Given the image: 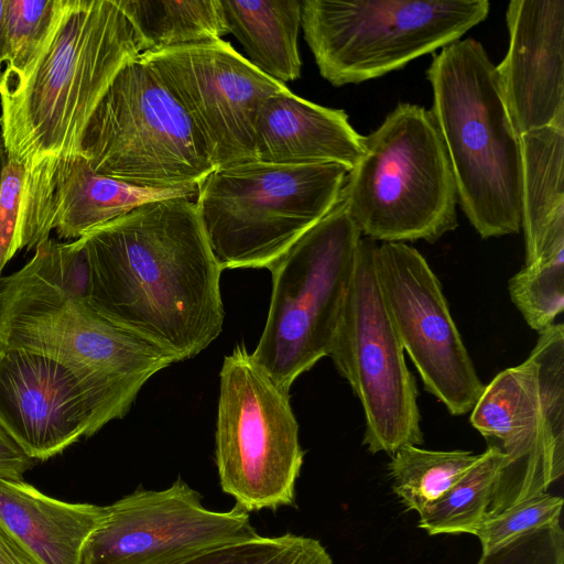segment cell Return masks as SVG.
Segmentation results:
<instances>
[{
    "instance_id": "34",
    "label": "cell",
    "mask_w": 564,
    "mask_h": 564,
    "mask_svg": "<svg viewBox=\"0 0 564 564\" xmlns=\"http://www.w3.org/2000/svg\"><path fill=\"white\" fill-rule=\"evenodd\" d=\"M8 61L7 0H0V67Z\"/></svg>"
},
{
    "instance_id": "2",
    "label": "cell",
    "mask_w": 564,
    "mask_h": 564,
    "mask_svg": "<svg viewBox=\"0 0 564 564\" xmlns=\"http://www.w3.org/2000/svg\"><path fill=\"white\" fill-rule=\"evenodd\" d=\"M80 238L93 270L90 301L118 324L176 362L219 336L221 269L189 197L144 203Z\"/></svg>"
},
{
    "instance_id": "29",
    "label": "cell",
    "mask_w": 564,
    "mask_h": 564,
    "mask_svg": "<svg viewBox=\"0 0 564 564\" xmlns=\"http://www.w3.org/2000/svg\"><path fill=\"white\" fill-rule=\"evenodd\" d=\"M562 506L561 497L544 492L486 519L471 534L479 539L484 552L520 534L558 521Z\"/></svg>"
},
{
    "instance_id": "14",
    "label": "cell",
    "mask_w": 564,
    "mask_h": 564,
    "mask_svg": "<svg viewBox=\"0 0 564 564\" xmlns=\"http://www.w3.org/2000/svg\"><path fill=\"white\" fill-rule=\"evenodd\" d=\"M375 268L392 324L425 390L453 415L471 411L485 384L425 258L405 242H377Z\"/></svg>"
},
{
    "instance_id": "30",
    "label": "cell",
    "mask_w": 564,
    "mask_h": 564,
    "mask_svg": "<svg viewBox=\"0 0 564 564\" xmlns=\"http://www.w3.org/2000/svg\"><path fill=\"white\" fill-rule=\"evenodd\" d=\"M564 533L554 521L484 551L478 564H563Z\"/></svg>"
},
{
    "instance_id": "18",
    "label": "cell",
    "mask_w": 564,
    "mask_h": 564,
    "mask_svg": "<svg viewBox=\"0 0 564 564\" xmlns=\"http://www.w3.org/2000/svg\"><path fill=\"white\" fill-rule=\"evenodd\" d=\"M256 160L282 165L336 163L349 172L364 155V135L347 113L291 90L268 98L254 124Z\"/></svg>"
},
{
    "instance_id": "11",
    "label": "cell",
    "mask_w": 564,
    "mask_h": 564,
    "mask_svg": "<svg viewBox=\"0 0 564 564\" xmlns=\"http://www.w3.org/2000/svg\"><path fill=\"white\" fill-rule=\"evenodd\" d=\"M223 491L250 513L294 506L304 452L289 391L237 346L224 358L216 426Z\"/></svg>"
},
{
    "instance_id": "23",
    "label": "cell",
    "mask_w": 564,
    "mask_h": 564,
    "mask_svg": "<svg viewBox=\"0 0 564 564\" xmlns=\"http://www.w3.org/2000/svg\"><path fill=\"white\" fill-rule=\"evenodd\" d=\"M142 53L220 40L229 34L220 0H116Z\"/></svg>"
},
{
    "instance_id": "3",
    "label": "cell",
    "mask_w": 564,
    "mask_h": 564,
    "mask_svg": "<svg viewBox=\"0 0 564 564\" xmlns=\"http://www.w3.org/2000/svg\"><path fill=\"white\" fill-rule=\"evenodd\" d=\"M0 347L47 356L79 380L97 431L129 411L143 384L175 358L72 295L50 276L41 252L0 281Z\"/></svg>"
},
{
    "instance_id": "27",
    "label": "cell",
    "mask_w": 564,
    "mask_h": 564,
    "mask_svg": "<svg viewBox=\"0 0 564 564\" xmlns=\"http://www.w3.org/2000/svg\"><path fill=\"white\" fill-rule=\"evenodd\" d=\"M511 301L538 333L564 310V251L525 265L509 280Z\"/></svg>"
},
{
    "instance_id": "5",
    "label": "cell",
    "mask_w": 564,
    "mask_h": 564,
    "mask_svg": "<svg viewBox=\"0 0 564 564\" xmlns=\"http://www.w3.org/2000/svg\"><path fill=\"white\" fill-rule=\"evenodd\" d=\"M340 200L361 236L435 242L458 226L449 159L430 110L400 102L364 135V155Z\"/></svg>"
},
{
    "instance_id": "33",
    "label": "cell",
    "mask_w": 564,
    "mask_h": 564,
    "mask_svg": "<svg viewBox=\"0 0 564 564\" xmlns=\"http://www.w3.org/2000/svg\"><path fill=\"white\" fill-rule=\"evenodd\" d=\"M0 564H42L1 521Z\"/></svg>"
},
{
    "instance_id": "4",
    "label": "cell",
    "mask_w": 564,
    "mask_h": 564,
    "mask_svg": "<svg viewBox=\"0 0 564 564\" xmlns=\"http://www.w3.org/2000/svg\"><path fill=\"white\" fill-rule=\"evenodd\" d=\"M431 113L452 167L457 202L484 239L522 225L520 135L508 113L496 65L479 41L443 47L426 69Z\"/></svg>"
},
{
    "instance_id": "21",
    "label": "cell",
    "mask_w": 564,
    "mask_h": 564,
    "mask_svg": "<svg viewBox=\"0 0 564 564\" xmlns=\"http://www.w3.org/2000/svg\"><path fill=\"white\" fill-rule=\"evenodd\" d=\"M198 186L150 189L132 186L96 173L87 160L73 158L58 183L53 206V229L59 238L78 239L156 199L193 197Z\"/></svg>"
},
{
    "instance_id": "24",
    "label": "cell",
    "mask_w": 564,
    "mask_h": 564,
    "mask_svg": "<svg viewBox=\"0 0 564 564\" xmlns=\"http://www.w3.org/2000/svg\"><path fill=\"white\" fill-rule=\"evenodd\" d=\"M502 463L503 455L487 447L446 491L419 512V527L429 534L473 533L487 517Z\"/></svg>"
},
{
    "instance_id": "17",
    "label": "cell",
    "mask_w": 564,
    "mask_h": 564,
    "mask_svg": "<svg viewBox=\"0 0 564 564\" xmlns=\"http://www.w3.org/2000/svg\"><path fill=\"white\" fill-rule=\"evenodd\" d=\"M506 22L496 72L517 133L564 126V0L510 1Z\"/></svg>"
},
{
    "instance_id": "16",
    "label": "cell",
    "mask_w": 564,
    "mask_h": 564,
    "mask_svg": "<svg viewBox=\"0 0 564 564\" xmlns=\"http://www.w3.org/2000/svg\"><path fill=\"white\" fill-rule=\"evenodd\" d=\"M0 425L34 460H46L97 433L77 377L36 352L0 347Z\"/></svg>"
},
{
    "instance_id": "26",
    "label": "cell",
    "mask_w": 564,
    "mask_h": 564,
    "mask_svg": "<svg viewBox=\"0 0 564 564\" xmlns=\"http://www.w3.org/2000/svg\"><path fill=\"white\" fill-rule=\"evenodd\" d=\"M169 564H333V561L318 540L284 533L218 544Z\"/></svg>"
},
{
    "instance_id": "22",
    "label": "cell",
    "mask_w": 564,
    "mask_h": 564,
    "mask_svg": "<svg viewBox=\"0 0 564 564\" xmlns=\"http://www.w3.org/2000/svg\"><path fill=\"white\" fill-rule=\"evenodd\" d=\"M228 33L240 42L248 61L284 84L301 76L297 35L302 1L220 0Z\"/></svg>"
},
{
    "instance_id": "35",
    "label": "cell",
    "mask_w": 564,
    "mask_h": 564,
    "mask_svg": "<svg viewBox=\"0 0 564 564\" xmlns=\"http://www.w3.org/2000/svg\"><path fill=\"white\" fill-rule=\"evenodd\" d=\"M6 162H7V154H6L1 138H0V182H1V175H2L3 167L6 165ZM0 281H1V271H0ZM0 291H1V286H0Z\"/></svg>"
},
{
    "instance_id": "20",
    "label": "cell",
    "mask_w": 564,
    "mask_h": 564,
    "mask_svg": "<svg viewBox=\"0 0 564 564\" xmlns=\"http://www.w3.org/2000/svg\"><path fill=\"white\" fill-rule=\"evenodd\" d=\"M525 265L564 251V126L520 134Z\"/></svg>"
},
{
    "instance_id": "36",
    "label": "cell",
    "mask_w": 564,
    "mask_h": 564,
    "mask_svg": "<svg viewBox=\"0 0 564 564\" xmlns=\"http://www.w3.org/2000/svg\"><path fill=\"white\" fill-rule=\"evenodd\" d=\"M2 73H3L2 67H0V82H1Z\"/></svg>"
},
{
    "instance_id": "25",
    "label": "cell",
    "mask_w": 564,
    "mask_h": 564,
    "mask_svg": "<svg viewBox=\"0 0 564 564\" xmlns=\"http://www.w3.org/2000/svg\"><path fill=\"white\" fill-rule=\"evenodd\" d=\"M389 464L394 494L406 510L420 512L446 491L478 459L466 451H430L406 444Z\"/></svg>"
},
{
    "instance_id": "1",
    "label": "cell",
    "mask_w": 564,
    "mask_h": 564,
    "mask_svg": "<svg viewBox=\"0 0 564 564\" xmlns=\"http://www.w3.org/2000/svg\"><path fill=\"white\" fill-rule=\"evenodd\" d=\"M141 53L116 0H59L31 64L18 76L1 77V141L7 159L25 169L19 250L50 238L56 189L80 154L85 126L118 70Z\"/></svg>"
},
{
    "instance_id": "12",
    "label": "cell",
    "mask_w": 564,
    "mask_h": 564,
    "mask_svg": "<svg viewBox=\"0 0 564 564\" xmlns=\"http://www.w3.org/2000/svg\"><path fill=\"white\" fill-rule=\"evenodd\" d=\"M376 246L361 237L328 356L361 403L364 444L372 454L393 455L421 445L423 433L415 379L377 278Z\"/></svg>"
},
{
    "instance_id": "8",
    "label": "cell",
    "mask_w": 564,
    "mask_h": 564,
    "mask_svg": "<svg viewBox=\"0 0 564 564\" xmlns=\"http://www.w3.org/2000/svg\"><path fill=\"white\" fill-rule=\"evenodd\" d=\"M361 237L339 199L268 268L270 308L251 357L282 389L329 355Z\"/></svg>"
},
{
    "instance_id": "31",
    "label": "cell",
    "mask_w": 564,
    "mask_h": 564,
    "mask_svg": "<svg viewBox=\"0 0 564 564\" xmlns=\"http://www.w3.org/2000/svg\"><path fill=\"white\" fill-rule=\"evenodd\" d=\"M25 169L7 159L0 182V271L19 251L18 230Z\"/></svg>"
},
{
    "instance_id": "7",
    "label": "cell",
    "mask_w": 564,
    "mask_h": 564,
    "mask_svg": "<svg viewBox=\"0 0 564 564\" xmlns=\"http://www.w3.org/2000/svg\"><path fill=\"white\" fill-rule=\"evenodd\" d=\"M80 154L96 173L150 189L195 187L215 169L183 107L140 56L101 95Z\"/></svg>"
},
{
    "instance_id": "32",
    "label": "cell",
    "mask_w": 564,
    "mask_h": 564,
    "mask_svg": "<svg viewBox=\"0 0 564 564\" xmlns=\"http://www.w3.org/2000/svg\"><path fill=\"white\" fill-rule=\"evenodd\" d=\"M35 464L0 425V476L22 479Z\"/></svg>"
},
{
    "instance_id": "10",
    "label": "cell",
    "mask_w": 564,
    "mask_h": 564,
    "mask_svg": "<svg viewBox=\"0 0 564 564\" xmlns=\"http://www.w3.org/2000/svg\"><path fill=\"white\" fill-rule=\"evenodd\" d=\"M488 0H304L301 26L321 76L359 84L460 40Z\"/></svg>"
},
{
    "instance_id": "6",
    "label": "cell",
    "mask_w": 564,
    "mask_h": 564,
    "mask_svg": "<svg viewBox=\"0 0 564 564\" xmlns=\"http://www.w3.org/2000/svg\"><path fill=\"white\" fill-rule=\"evenodd\" d=\"M349 171L339 164L258 160L214 169L195 206L223 270L269 268L339 202Z\"/></svg>"
},
{
    "instance_id": "19",
    "label": "cell",
    "mask_w": 564,
    "mask_h": 564,
    "mask_svg": "<svg viewBox=\"0 0 564 564\" xmlns=\"http://www.w3.org/2000/svg\"><path fill=\"white\" fill-rule=\"evenodd\" d=\"M104 514L105 507L61 501L0 476V521L42 564H79Z\"/></svg>"
},
{
    "instance_id": "15",
    "label": "cell",
    "mask_w": 564,
    "mask_h": 564,
    "mask_svg": "<svg viewBox=\"0 0 564 564\" xmlns=\"http://www.w3.org/2000/svg\"><path fill=\"white\" fill-rule=\"evenodd\" d=\"M177 478L163 490L137 489L112 505L90 533L79 564H169L218 544L257 538L249 513L214 511Z\"/></svg>"
},
{
    "instance_id": "28",
    "label": "cell",
    "mask_w": 564,
    "mask_h": 564,
    "mask_svg": "<svg viewBox=\"0 0 564 564\" xmlns=\"http://www.w3.org/2000/svg\"><path fill=\"white\" fill-rule=\"evenodd\" d=\"M59 0H7L8 61L4 77L20 75L40 51Z\"/></svg>"
},
{
    "instance_id": "13",
    "label": "cell",
    "mask_w": 564,
    "mask_h": 564,
    "mask_svg": "<svg viewBox=\"0 0 564 564\" xmlns=\"http://www.w3.org/2000/svg\"><path fill=\"white\" fill-rule=\"evenodd\" d=\"M139 56L183 107L215 169L256 160L258 111L268 98L289 93L285 84L221 39Z\"/></svg>"
},
{
    "instance_id": "9",
    "label": "cell",
    "mask_w": 564,
    "mask_h": 564,
    "mask_svg": "<svg viewBox=\"0 0 564 564\" xmlns=\"http://www.w3.org/2000/svg\"><path fill=\"white\" fill-rule=\"evenodd\" d=\"M471 425L503 455L487 517L546 492L564 471V326L539 333L529 357L499 372L471 409ZM485 519V520H486Z\"/></svg>"
}]
</instances>
